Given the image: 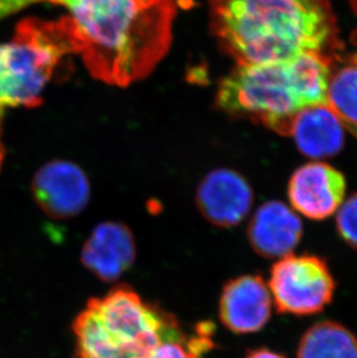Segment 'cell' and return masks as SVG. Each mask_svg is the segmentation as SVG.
<instances>
[{
    "label": "cell",
    "mask_w": 357,
    "mask_h": 358,
    "mask_svg": "<svg viewBox=\"0 0 357 358\" xmlns=\"http://www.w3.org/2000/svg\"><path fill=\"white\" fill-rule=\"evenodd\" d=\"M136 240L128 225L104 222L93 229L81 248L84 267L104 282H115L136 260Z\"/></svg>",
    "instance_id": "cell-11"
},
{
    "label": "cell",
    "mask_w": 357,
    "mask_h": 358,
    "mask_svg": "<svg viewBox=\"0 0 357 358\" xmlns=\"http://www.w3.org/2000/svg\"><path fill=\"white\" fill-rule=\"evenodd\" d=\"M245 358H286L280 352H274L272 349L258 348L251 350Z\"/></svg>",
    "instance_id": "cell-18"
},
{
    "label": "cell",
    "mask_w": 357,
    "mask_h": 358,
    "mask_svg": "<svg viewBox=\"0 0 357 358\" xmlns=\"http://www.w3.org/2000/svg\"><path fill=\"white\" fill-rule=\"evenodd\" d=\"M48 3L69 10L93 78L125 87L148 77L172 43L176 0H0V19Z\"/></svg>",
    "instance_id": "cell-1"
},
{
    "label": "cell",
    "mask_w": 357,
    "mask_h": 358,
    "mask_svg": "<svg viewBox=\"0 0 357 358\" xmlns=\"http://www.w3.org/2000/svg\"><path fill=\"white\" fill-rule=\"evenodd\" d=\"M344 124L330 106H312L293 119L289 135L304 156L323 159L335 156L344 148Z\"/></svg>",
    "instance_id": "cell-13"
},
{
    "label": "cell",
    "mask_w": 357,
    "mask_h": 358,
    "mask_svg": "<svg viewBox=\"0 0 357 358\" xmlns=\"http://www.w3.org/2000/svg\"><path fill=\"white\" fill-rule=\"evenodd\" d=\"M303 237V224L290 206L270 201L256 209L247 227V239L260 257L277 259L293 253Z\"/></svg>",
    "instance_id": "cell-12"
},
{
    "label": "cell",
    "mask_w": 357,
    "mask_h": 358,
    "mask_svg": "<svg viewBox=\"0 0 357 358\" xmlns=\"http://www.w3.org/2000/svg\"><path fill=\"white\" fill-rule=\"evenodd\" d=\"M330 78L326 59L314 52L288 61L237 65L220 81L216 107L231 117L289 135L298 113L327 103Z\"/></svg>",
    "instance_id": "cell-3"
},
{
    "label": "cell",
    "mask_w": 357,
    "mask_h": 358,
    "mask_svg": "<svg viewBox=\"0 0 357 358\" xmlns=\"http://www.w3.org/2000/svg\"><path fill=\"white\" fill-rule=\"evenodd\" d=\"M72 331L77 358H151L162 341L183 334L172 315L127 284L91 298Z\"/></svg>",
    "instance_id": "cell-4"
},
{
    "label": "cell",
    "mask_w": 357,
    "mask_h": 358,
    "mask_svg": "<svg viewBox=\"0 0 357 358\" xmlns=\"http://www.w3.org/2000/svg\"><path fill=\"white\" fill-rule=\"evenodd\" d=\"M81 52L83 42L68 15L54 21L24 19L12 40L0 44V169L5 159L3 122L7 109L40 106L44 90L65 59Z\"/></svg>",
    "instance_id": "cell-5"
},
{
    "label": "cell",
    "mask_w": 357,
    "mask_h": 358,
    "mask_svg": "<svg viewBox=\"0 0 357 358\" xmlns=\"http://www.w3.org/2000/svg\"><path fill=\"white\" fill-rule=\"evenodd\" d=\"M210 31L237 65L321 54L335 36L327 0H208Z\"/></svg>",
    "instance_id": "cell-2"
},
{
    "label": "cell",
    "mask_w": 357,
    "mask_h": 358,
    "mask_svg": "<svg viewBox=\"0 0 357 358\" xmlns=\"http://www.w3.org/2000/svg\"><path fill=\"white\" fill-rule=\"evenodd\" d=\"M344 174L323 162H309L290 178L291 209L311 220H323L337 213L346 195Z\"/></svg>",
    "instance_id": "cell-9"
},
{
    "label": "cell",
    "mask_w": 357,
    "mask_h": 358,
    "mask_svg": "<svg viewBox=\"0 0 357 358\" xmlns=\"http://www.w3.org/2000/svg\"><path fill=\"white\" fill-rule=\"evenodd\" d=\"M31 195L41 211L51 220L80 215L91 199V185L84 171L69 160H52L31 180Z\"/></svg>",
    "instance_id": "cell-7"
},
{
    "label": "cell",
    "mask_w": 357,
    "mask_h": 358,
    "mask_svg": "<svg viewBox=\"0 0 357 358\" xmlns=\"http://www.w3.org/2000/svg\"><path fill=\"white\" fill-rule=\"evenodd\" d=\"M274 308L282 315H317L333 301L337 283L330 266L314 254H290L273 264L268 280Z\"/></svg>",
    "instance_id": "cell-6"
},
{
    "label": "cell",
    "mask_w": 357,
    "mask_h": 358,
    "mask_svg": "<svg viewBox=\"0 0 357 358\" xmlns=\"http://www.w3.org/2000/svg\"><path fill=\"white\" fill-rule=\"evenodd\" d=\"M215 327L211 322L197 324L195 334H183L167 338L155 349L151 358H202L203 354L214 348Z\"/></svg>",
    "instance_id": "cell-16"
},
{
    "label": "cell",
    "mask_w": 357,
    "mask_h": 358,
    "mask_svg": "<svg viewBox=\"0 0 357 358\" xmlns=\"http://www.w3.org/2000/svg\"><path fill=\"white\" fill-rule=\"evenodd\" d=\"M335 224L341 239L353 250H357V193L341 203Z\"/></svg>",
    "instance_id": "cell-17"
},
{
    "label": "cell",
    "mask_w": 357,
    "mask_h": 358,
    "mask_svg": "<svg viewBox=\"0 0 357 358\" xmlns=\"http://www.w3.org/2000/svg\"><path fill=\"white\" fill-rule=\"evenodd\" d=\"M297 358H357V336L340 322L319 321L300 338Z\"/></svg>",
    "instance_id": "cell-14"
},
{
    "label": "cell",
    "mask_w": 357,
    "mask_h": 358,
    "mask_svg": "<svg viewBox=\"0 0 357 358\" xmlns=\"http://www.w3.org/2000/svg\"><path fill=\"white\" fill-rule=\"evenodd\" d=\"M250 183L229 169L208 173L196 189V206L203 218L217 227H233L250 213L253 204Z\"/></svg>",
    "instance_id": "cell-10"
},
{
    "label": "cell",
    "mask_w": 357,
    "mask_h": 358,
    "mask_svg": "<svg viewBox=\"0 0 357 358\" xmlns=\"http://www.w3.org/2000/svg\"><path fill=\"white\" fill-rule=\"evenodd\" d=\"M327 105L357 136V65L341 69L330 76L327 88Z\"/></svg>",
    "instance_id": "cell-15"
},
{
    "label": "cell",
    "mask_w": 357,
    "mask_h": 358,
    "mask_svg": "<svg viewBox=\"0 0 357 358\" xmlns=\"http://www.w3.org/2000/svg\"><path fill=\"white\" fill-rule=\"evenodd\" d=\"M273 298L260 275H241L226 282L219 297V320L234 334H254L273 313Z\"/></svg>",
    "instance_id": "cell-8"
}]
</instances>
